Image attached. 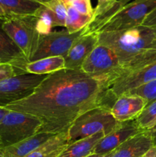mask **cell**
<instances>
[{"label": "cell", "mask_w": 156, "mask_h": 157, "mask_svg": "<svg viewBox=\"0 0 156 157\" xmlns=\"http://www.w3.org/2000/svg\"><path fill=\"white\" fill-rule=\"evenodd\" d=\"M109 83L80 70L62 69L47 78L27 98L6 108L32 115L42 124L39 133L58 134L68 130L85 112L105 107Z\"/></svg>", "instance_id": "obj_1"}, {"label": "cell", "mask_w": 156, "mask_h": 157, "mask_svg": "<svg viewBox=\"0 0 156 157\" xmlns=\"http://www.w3.org/2000/svg\"><path fill=\"white\" fill-rule=\"evenodd\" d=\"M98 44L111 49L122 65L126 67L143 53L156 36V29L139 25L128 29L98 32Z\"/></svg>", "instance_id": "obj_2"}, {"label": "cell", "mask_w": 156, "mask_h": 157, "mask_svg": "<svg viewBox=\"0 0 156 157\" xmlns=\"http://www.w3.org/2000/svg\"><path fill=\"white\" fill-rule=\"evenodd\" d=\"M120 123L118 122L105 107H96L83 113L67 130L69 144L80 140L90 137L99 132L107 135L115 130Z\"/></svg>", "instance_id": "obj_3"}, {"label": "cell", "mask_w": 156, "mask_h": 157, "mask_svg": "<svg viewBox=\"0 0 156 157\" xmlns=\"http://www.w3.org/2000/svg\"><path fill=\"white\" fill-rule=\"evenodd\" d=\"M2 27L29 62L36 50L40 36L37 30L36 16L35 15L6 16L3 18Z\"/></svg>", "instance_id": "obj_4"}, {"label": "cell", "mask_w": 156, "mask_h": 157, "mask_svg": "<svg viewBox=\"0 0 156 157\" xmlns=\"http://www.w3.org/2000/svg\"><path fill=\"white\" fill-rule=\"evenodd\" d=\"M42 126L35 117L9 110L0 124V141L3 147L19 143L39 133Z\"/></svg>", "instance_id": "obj_5"}, {"label": "cell", "mask_w": 156, "mask_h": 157, "mask_svg": "<svg viewBox=\"0 0 156 157\" xmlns=\"http://www.w3.org/2000/svg\"><path fill=\"white\" fill-rule=\"evenodd\" d=\"M80 70L89 76L110 83L122 70L116 54L106 46L97 44L82 64Z\"/></svg>", "instance_id": "obj_6"}, {"label": "cell", "mask_w": 156, "mask_h": 157, "mask_svg": "<svg viewBox=\"0 0 156 157\" xmlns=\"http://www.w3.org/2000/svg\"><path fill=\"white\" fill-rule=\"evenodd\" d=\"M156 80V61L138 68L122 71L110 83L106 94L109 101L114 104L118 97Z\"/></svg>", "instance_id": "obj_7"}, {"label": "cell", "mask_w": 156, "mask_h": 157, "mask_svg": "<svg viewBox=\"0 0 156 157\" xmlns=\"http://www.w3.org/2000/svg\"><path fill=\"white\" fill-rule=\"evenodd\" d=\"M156 8V0H134L125 5L98 32H113L142 25L145 17ZM97 32V33H98Z\"/></svg>", "instance_id": "obj_8"}, {"label": "cell", "mask_w": 156, "mask_h": 157, "mask_svg": "<svg viewBox=\"0 0 156 157\" xmlns=\"http://www.w3.org/2000/svg\"><path fill=\"white\" fill-rule=\"evenodd\" d=\"M49 75L22 73L0 81V107L27 98Z\"/></svg>", "instance_id": "obj_9"}, {"label": "cell", "mask_w": 156, "mask_h": 157, "mask_svg": "<svg viewBox=\"0 0 156 157\" xmlns=\"http://www.w3.org/2000/svg\"><path fill=\"white\" fill-rule=\"evenodd\" d=\"M83 35L84 29L76 33H69L64 29L50 32L46 35H40L38 46L30 61L48 57H64L73 42Z\"/></svg>", "instance_id": "obj_10"}, {"label": "cell", "mask_w": 156, "mask_h": 157, "mask_svg": "<svg viewBox=\"0 0 156 157\" xmlns=\"http://www.w3.org/2000/svg\"><path fill=\"white\" fill-rule=\"evenodd\" d=\"M136 120L120 123L113 131L104 136L95 146V154H107L114 151L128 140L143 132Z\"/></svg>", "instance_id": "obj_11"}, {"label": "cell", "mask_w": 156, "mask_h": 157, "mask_svg": "<svg viewBox=\"0 0 156 157\" xmlns=\"http://www.w3.org/2000/svg\"><path fill=\"white\" fill-rule=\"evenodd\" d=\"M146 105V101L142 97L127 93L116 98L110 112L118 122L122 123L136 120Z\"/></svg>", "instance_id": "obj_12"}, {"label": "cell", "mask_w": 156, "mask_h": 157, "mask_svg": "<svg viewBox=\"0 0 156 157\" xmlns=\"http://www.w3.org/2000/svg\"><path fill=\"white\" fill-rule=\"evenodd\" d=\"M97 44V33L83 35L79 37L64 57L65 68L80 70L84 61Z\"/></svg>", "instance_id": "obj_13"}, {"label": "cell", "mask_w": 156, "mask_h": 157, "mask_svg": "<svg viewBox=\"0 0 156 157\" xmlns=\"http://www.w3.org/2000/svg\"><path fill=\"white\" fill-rule=\"evenodd\" d=\"M3 18L0 17V64H11L21 73H26L25 66L28 61L19 48L2 29Z\"/></svg>", "instance_id": "obj_14"}, {"label": "cell", "mask_w": 156, "mask_h": 157, "mask_svg": "<svg viewBox=\"0 0 156 157\" xmlns=\"http://www.w3.org/2000/svg\"><path fill=\"white\" fill-rule=\"evenodd\" d=\"M132 0H114L100 9L95 8L92 19L84 29V35L97 33L98 31L112 19L125 5Z\"/></svg>", "instance_id": "obj_15"}, {"label": "cell", "mask_w": 156, "mask_h": 157, "mask_svg": "<svg viewBox=\"0 0 156 157\" xmlns=\"http://www.w3.org/2000/svg\"><path fill=\"white\" fill-rule=\"evenodd\" d=\"M153 145L151 137L144 130L116 149L111 157H141Z\"/></svg>", "instance_id": "obj_16"}, {"label": "cell", "mask_w": 156, "mask_h": 157, "mask_svg": "<svg viewBox=\"0 0 156 157\" xmlns=\"http://www.w3.org/2000/svg\"><path fill=\"white\" fill-rule=\"evenodd\" d=\"M55 134L38 133L19 143L4 147L5 157H24L42 145Z\"/></svg>", "instance_id": "obj_17"}, {"label": "cell", "mask_w": 156, "mask_h": 157, "mask_svg": "<svg viewBox=\"0 0 156 157\" xmlns=\"http://www.w3.org/2000/svg\"><path fill=\"white\" fill-rule=\"evenodd\" d=\"M69 145L67 131L55 134L24 157H58Z\"/></svg>", "instance_id": "obj_18"}, {"label": "cell", "mask_w": 156, "mask_h": 157, "mask_svg": "<svg viewBox=\"0 0 156 157\" xmlns=\"http://www.w3.org/2000/svg\"><path fill=\"white\" fill-rule=\"evenodd\" d=\"M65 68V61L63 56L48 57L30 61L25 66V72L33 75H50Z\"/></svg>", "instance_id": "obj_19"}, {"label": "cell", "mask_w": 156, "mask_h": 157, "mask_svg": "<svg viewBox=\"0 0 156 157\" xmlns=\"http://www.w3.org/2000/svg\"><path fill=\"white\" fill-rule=\"evenodd\" d=\"M104 136V133L99 132L90 137L72 143L67 146L58 157H86L89 156L92 154L95 146Z\"/></svg>", "instance_id": "obj_20"}, {"label": "cell", "mask_w": 156, "mask_h": 157, "mask_svg": "<svg viewBox=\"0 0 156 157\" xmlns=\"http://www.w3.org/2000/svg\"><path fill=\"white\" fill-rule=\"evenodd\" d=\"M41 6L32 0H0V7L6 16L34 15Z\"/></svg>", "instance_id": "obj_21"}, {"label": "cell", "mask_w": 156, "mask_h": 157, "mask_svg": "<svg viewBox=\"0 0 156 157\" xmlns=\"http://www.w3.org/2000/svg\"><path fill=\"white\" fill-rule=\"evenodd\" d=\"M67 10L65 28L69 33H76L83 30L91 21L92 16L82 15L71 5H67Z\"/></svg>", "instance_id": "obj_22"}, {"label": "cell", "mask_w": 156, "mask_h": 157, "mask_svg": "<svg viewBox=\"0 0 156 157\" xmlns=\"http://www.w3.org/2000/svg\"><path fill=\"white\" fill-rule=\"evenodd\" d=\"M34 15L37 18V30L40 35H46L51 32L54 20L50 10L45 5H41Z\"/></svg>", "instance_id": "obj_23"}, {"label": "cell", "mask_w": 156, "mask_h": 157, "mask_svg": "<svg viewBox=\"0 0 156 157\" xmlns=\"http://www.w3.org/2000/svg\"><path fill=\"white\" fill-rule=\"evenodd\" d=\"M154 61H156V36L148 48L143 53L133 59L126 67L122 68V71H129L138 68Z\"/></svg>", "instance_id": "obj_24"}, {"label": "cell", "mask_w": 156, "mask_h": 157, "mask_svg": "<svg viewBox=\"0 0 156 157\" xmlns=\"http://www.w3.org/2000/svg\"><path fill=\"white\" fill-rule=\"evenodd\" d=\"M51 13L54 27L65 28L67 5L62 0H51L45 5Z\"/></svg>", "instance_id": "obj_25"}, {"label": "cell", "mask_w": 156, "mask_h": 157, "mask_svg": "<svg viewBox=\"0 0 156 157\" xmlns=\"http://www.w3.org/2000/svg\"><path fill=\"white\" fill-rule=\"evenodd\" d=\"M127 94V93H126ZM128 94L139 95L146 101L147 105L156 101V80L140 86Z\"/></svg>", "instance_id": "obj_26"}, {"label": "cell", "mask_w": 156, "mask_h": 157, "mask_svg": "<svg viewBox=\"0 0 156 157\" xmlns=\"http://www.w3.org/2000/svg\"><path fill=\"white\" fill-rule=\"evenodd\" d=\"M156 116V101L146 105L142 113L136 119L139 127L145 130L147 126Z\"/></svg>", "instance_id": "obj_27"}, {"label": "cell", "mask_w": 156, "mask_h": 157, "mask_svg": "<svg viewBox=\"0 0 156 157\" xmlns=\"http://www.w3.org/2000/svg\"><path fill=\"white\" fill-rule=\"evenodd\" d=\"M70 5L82 15L93 17L94 9L92 7L90 0H73Z\"/></svg>", "instance_id": "obj_28"}, {"label": "cell", "mask_w": 156, "mask_h": 157, "mask_svg": "<svg viewBox=\"0 0 156 157\" xmlns=\"http://www.w3.org/2000/svg\"><path fill=\"white\" fill-rule=\"evenodd\" d=\"M142 25L156 29V8L151 11L142 21Z\"/></svg>", "instance_id": "obj_29"}, {"label": "cell", "mask_w": 156, "mask_h": 157, "mask_svg": "<svg viewBox=\"0 0 156 157\" xmlns=\"http://www.w3.org/2000/svg\"><path fill=\"white\" fill-rule=\"evenodd\" d=\"M141 157H156V145H153Z\"/></svg>", "instance_id": "obj_30"}, {"label": "cell", "mask_w": 156, "mask_h": 157, "mask_svg": "<svg viewBox=\"0 0 156 157\" xmlns=\"http://www.w3.org/2000/svg\"><path fill=\"white\" fill-rule=\"evenodd\" d=\"M145 131L150 136H151L153 142H154V145H155L156 144V126L155 127H152V128L148 129V130H145Z\"/></svg>", "instance_id": "obj_31"}, {"label": "cell", "mask_w": 156, "mask_h": 157, "mask_svg": "<svg viewBox=\"0 0 156 157\" xmlns=\"http://www.w3.org/2000/svg\"><path fill=\"white\" fill-rule=\"evenodd\" d=\"M113 1H114V0H98V4L96 8V9H100V8L107 6Z\"/></svg>", "instance_id": "obj_32"}, {"label": "cell", "mask_w": 156, "mask_h": 157, "mask_svg": "<svg viewBox=\"0 0 156 157\" xmlns=\"http://www.w3.org/2000/svg\"><path fill=\"white\" fill-rule=\"evenodd\" d=\"M9 110L6 109V107H0V124H1L2 121V119L4 118V117L9 113ZM0 145H1V141H0Z\"/></svg>", "instance_id": "obj_33"}, {"label": "cell", "mask_w": 156, "mask_h": 157, "mask_svg": "<svg viewBox=\"0 0 156 157\" xmlns=\"http://www.w3.org/2000/svg\"><path fill=\"white\" fill-rule=\"evenodd\" d=\"M114 151L111 152L110 153H107V154H95V153H92V154L89 155V156L86 157H111L113 156Z\"/></svg>", "instance_id": "obj_34"}, {"label": "cell", "mask_w": 156, "mask_h": 157, "mask_svg": "<svg viewBox=\"0 0 156 157\" xmlns=\"http://www.w3.org/2000/svg\"><path fill=\"white\" fill-rule=\"evenodd\" d=\"M155 126H156V116H155V117H154V119H153L152 121H151V122L148 124V125L147 126V127L145 128V130H148V129H151V128H152V127H155Z\"/></svg>", "instance_id": "obj_35"}, {"label": "cell", "mask_w": 156, "mask_h": 157, "mask_svg": "<svg viewBox=\"0 0 156 157\" xmlns=\"http://www.w3.org/2000/svg\"><path fill=\"white\" fill-rule=\"evenodd\" d=\"M32 1L40 3L41 5H46L47 3H48L49 2H50L51 0H32Z\"/></svg>", "instance_id": "obj_36"}, {"label": "cell", "mask_w": 156, "mask_h": 157, "mask_svg": "<svg viewBox=\"0 0 156 157\" xmlns=\"http://www.w3.org/2000/svg\"><path fill=\"white\" fill-rule=\"evenodd\" d=\"M0 157H5L4 156V147L0 145Z\"/></svg>", "instance_id": "obj_37"}, {"label": "cell", "mask_w": 156, "mask_h": 157, "mask_svg": "<svg viewBox=\"0 0 156 157\" xmlns=\"http://www.w3.org/2000/svg\"><path fill=\"white\" fill-rule=\"evenodd\" d=\"M0 17H2V18L6 17V15H5V12H3V10H2V9L1 7H0Z\"/></svg>", "instance_id": "obj_38"}, {"label": "cell", "mask_w": 156, "mask_h": 157, "mask_svg": "<svg viewBox=\"0 0 156 157\" xmlns=\"http://www.w3.org/2000/svg\"><path fill=\"white\" fill-rule=\"evenodd\" d=\"M62 1L64 2L66 5H70V3L73 1V0H62Z\"/></svg>", "instance_id": "obj_39"}, {"label": "cell", "mask_w": 156, "mask_h": 157, "mask_svg": "<svg viewBox=\"0 0 156 157\" xmlns=\"http://www.w3.org/2000/svg\"><path fill=\"white\" fill-rule=\"evenodd\" d=\"M155 145H156V144H155Z\"/></svg>", "instance_id": "obj_40"}]
</instances>
